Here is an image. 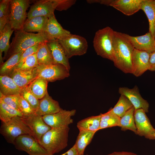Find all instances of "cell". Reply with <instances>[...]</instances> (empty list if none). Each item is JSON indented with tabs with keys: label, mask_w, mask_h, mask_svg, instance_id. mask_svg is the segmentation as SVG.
<instances>
[{
	"label": "cell",
	"mask_w": 155,
	"mask_h": 155,
	"mask_svg": "<svg viewBox=\"0 0 155 155\" xmlns=\"http://www.w3.org/2000/svg\"><path fill=\"white\" fill-rule=\"evenodd\" d=\"M140 9L146 14L149 23V32L154 36L155 31V0H143Z\"/></svg>",
	"instance_id": "cb8c5ba5"
},
{
	"label": "cell",
	"mask_w": 155,
	"mask_h": 155,
	"mask_svg": "<svg viewBox=\"0 0 155 155\" xmlns=\"http://www.w3.org/2000/svg\"><path fill=\"white\" fill-rule=\"evenodd\" d=\"M24 52L14 54L1 65L0 75L9 76L13 71L18 63Z\"/></svg>",
	"instance_id": "f1b7e54d"
},
{
	"label": "cell",
	"mask_w": 155,
	"mask_h": 155,
	"mask_svg": "<svg viewBox=\"0 0 155 155\" xmlns=\"http://www.w3.org/2000/svg\"><path fill=\"white\" fill-rule=\"evenodd\" d=\"M16 116L24 118L20 111L9 106L0 100V119L1 122H6Z\"/></svg>",
	"instance_id": "1f68e13d"
},
{
	"label": "cell",
	"mask_w": 155,
	"mask_h": 155,
	"mask_svg": "<svg viewBox=\"0 0 155 155\" xmlns=\"http://www.w3.org/2000/svg\"><path fill=\"white\" fill-rule=\"evenodd\" d=\"M36 68L38 77L44 78L48 82L63 80L70 75L69 71L61 64L38 65Z\"/></svg>",
	"instance_id": "ba28073f"
},
{
	"label": "cell",
	"mask_w": 155,
	"mask_h": 155,
	"mask_svg": "<svg viewBox=\"0 0 155 155\" xmlns=\"http://www.w3.org/2000/svg\"><path fill=\"white\" fill-rule=\"evenodd\" d=\"M119 92L129 100L135 110L141 108L146 113L148 112L149 104L142 97L137 86H135L132 89L121 87L119 89Z\"/></svg>",
	"instance_id": "9a60e30c"
},
{
	"label": "cell",
	"mask_w": 155,
	"mask_h": 155,
	"mask_svg": "<svg viewBox=\"0 0 155 155\" xmlns=\"http://www.w3.org/2000/svg\"><path fill=\"white\" fill-rule=\"evenodd\" d=\"M44 32L51 40H61L71 34L69 31L62 28L57 21L55 15L49 18Z\"/></svg>",
	"instance_id": "d6986e66"
},
{
	"label": "cell",
	"mask_w": 155,
	"mask_h": 155,
	"mask_svg": "<svg viewBox=\"0 0 155 155\" xmlns=\"http://www.w3.org/2000/svg\"></svg>",
	"instance_id": "7dc6e473"
},
{
	"label": "cell",
	"mask_w": 155,
	"mask_h": 155,
	"mask_svg": "<svg viewBox=\"0 0 155 155\" xmlns=\"http://www.w3.org/2000/svg\"><path fill=\"white\" fill-rule=\"evenodd\" d=\"M135 49L151 53L155 51V40L150 32L139 36H132L125 34Z\"/></svg>",
	"instance_id": "2e32d148"
},
{
	"label": "cell",
	"mask_w": 155,
	"mask_h": 155,
	"mask_svg": "<svg viewBox=\"0 0 155 155\" xmlns=\"http://www.w3.org/2000/svg\"><path fill=\"white\" fill-rule=\"evenodd\" d=\"M19 103L20 111L24 116L23 118L35 113L30 105L20 94L19 96Z\"/></svg>",
	"instance_id": "74e56055"
},
{
	"label": "cell",
	"mask_w": 155,
	"mask_h": 155,
	"mask_svg": "<svg viewBox=\"0 0 155 155\" xmlns=\"http://www.w3.org/2000/svg\"><path fill=\"white\" fill-rule=\"evenodd\" d=\"M46 42L41 44L36 53L38 65L54 64L52 56L47 46Z\"/></svg>",
	"instance_id": "d6a6232c"
},
{
	"label": "cell",
	"mask_w": 155,
	"mask_h": 155,
	"mask_svg": "<svg viewBox=\"0 0 155 155\" xmlns=\"http://www.w3.org/2000/svg\"><path fill=\"white\" fill-rule=\"evenodd\" d=\"M38 65L36 53L27 57L19 69L15 70H29L36 67Z\"/></svg>",
	"instance_id": "8d00e7d4"
},
{
	"label": "cell",
	"mask_w": 155,
	"mask_h": 155,
	"mask_svg": "<svg viewBox=\"0 0 155 155\" xmlns=\"http://www.w3.org/2000/svg\"><path fill=\"white\" fill-rule=\"evenodd\" d=\"M142 109L135 110L134 116L136 129V134L150 140H155V129L151 125Z\"/></svg>",
	"instance_id": "8fae6325"
},
{
	"label": "cell",
	"mask_w": 155,
	"mask_h": 155,
	"mask_svg": "<svg viewBox=\"0 0 155 155\" xmlns=\"http://www.w3.org/2000/svg\"><path fill=\"white\" fill-rule=\"evenodd\" d=\"M62 109L59 102L54 100L47 92L43 98L39 100V105L35 113L42 116L57 113Z\"/></svg>",
	"instance_id": "ffe728a7"
},
{
	"label": "cell",
	"mask_w": 155,
	"mask_h": 155,
	"mask_svg": "<svg viewBox=\"0 0 155 155\" xmlns=\"http://www.w3.org/2000/svg\"><path fill=\"white\" fill-rule=\"evenodd\" d=\"M23 118L39 144L42 136L51 129L44 122L42 116L35 113Z\"/></svg>",
	"instance_id": "5bb4252c"
},
{
	"label": "cell",
	"mask_w": 155,
	"mask_h": 155,
	"mask_svg": "<svg viewBox=\"0 0 155 155\" xmlns=\"http://www.w3.org/2000/svg\"><path fill=\"white\" fill-rule=\"evenodd\" d=\"M143 0H111L109 6L128 16L132 15L140 9Z\"/></svg>",
	"instance_id": "ac0fdd59"
},
{
	"label": "cell",
	"mask_w": 155,
	"mask_h": 155,
	"mask_svg": "<svg viewBox=\"0 0 155 155\" xmlns=\"http://www.w3.org/2000/svg\"><path fill=\"white\" fill-rule=\"evenodd\" d=\"M135 110L133 107L120 118V127L122 131H125L129 130L136 134V129L134 116Z\"/></svg>",
	"instance_id": "4dcf8cb0"
},
{
	"label": "cell",
	"mask_w": 155,
	"mask_h": 155,
	"mask_svg": "<svg viewBox=\"0 0 155 155\" xmlns=\"http://www.w3.org/2000/svg\"><path fill=\"white\" fill-rule=\"evenodd\" d=\"M30 3L29 0H11L8 22L15 31L22 29Z\"/></svg>",
	"instance_id": "8992f818"
},
{
	"label": "cell",
	"mask_w": 155,
	"mask_h": 155,
	"mask_svg": "<svg viewBox=\"0 0 155 155\" xmlns=\"http://www.w3.org/2000/svg\"><path fill=\"white\" fill-rule=\"evenodd\" d=\"M61 155H79L75 145H74L68 151Z\"/></svg>",
	"instance_id": "7bdbcfd3"
},
{
	"label": "cell",
	"mask_w": 155,
	"mask_h": 155,
	"mask_svg": "<svg viewBox=\"0 0 155 155\" xmlns=\"http://www.w3.org/2000/svg\"><path fill=\"white\" fill-rule=\"evenodd\" d=\"M14 30L8 22L0 32V52H4L5 58L7 56L10 47V37Z\"/></svg>",
	"instance_id": "83f0119b"
},
{
	"label": "cell",
	"mask_w": 155,
	"mask_h": 155,
	"mask_svg": "<svg viewBox=\"0 0 155 155\" xmlns=\"http://www.w3.org/2000/svg\"><path fill=\"white\" fill-rule=\"evenodd\" d=\"M58 40L68 59L75 56L83 55L87 52L88 42L82 36L71 34L65 38Z\"/></svg>",
	"instance_id": "52a82bcc"
},
{
	"label": "cell",
	"mask_w": 155,
	"mask_h": 155,
	"mask_svg": "<svg viewBox=\"0 0 155 155\" xmlns=\"http://www.w3.org/2000/svg\"><path fill=\"white\" fill-rule=\"evenodd\" d=\"M48 19L44 16H37L27 18L22 29L28 32H44Z\"/></svg>",
	"instance_id": "7402d4cb"
},
{
	"label": "cell",
	"mask_w": 155,
	"mask_h": 155,
	"mask_svg": "<svg viewBox=\"0 0 155 155\" xmlns=\"http://www.w3.org/2000/svg\"><path fill=\"white\" fill-rule=\"evenodd\" d=\"M133 106L124 95H121L119 99L114 107L111 109L112 111L120 118Z\"/></svg>",
	"instance_id": "836d02e7"
},
{
	"label": "cell",
	"mask_w": 155,
	"mask_h": 155,
	"mask_svg": "<svg viewBox=\"0 0 155 155\" xmlns=\"http://www.w3.org/2000/svg\"><path fill=\"white\" fill-rule=\"evenodd\" d=\"M13 145L17 149L29 155H50L33 136L29 134L18 136Z\"/></svg>",
	"instance_id": "9c48e42d"
},
{
	"label": "cell",
	"mask_w": 155,
	"mask_h": 155,
	"mask_svg": "<svg viewBox=\"0 0 155 155\" xmlns=\"http://www.w3.org/2000/svg\"><path fill=\"white\" fill-rule=\"evenodd\" d=\"M106 155H138L135 153L128 152H115Z\"/></svg>",
	"instance_id": "ee69618b"
},
{
	"label": "cell",
	"mask_w": 155,
	"mask_h": 155,
	"mask_svg": "<svg viewBox=\"0 0 155 155\" xmlns=\"http://www.w3.org/2000/svg\"><path fill=\"white\" fill-rule=\"evenodd\" d=\"M46 43L52 56L54 64H62L69 71L70 66L69 59L58 40L56 39L50 40L47 41Z\"/></svg>",
	"instance_id": "e0dca14e"
},
{
	"label": "cell",
	"mask_w": 155,
	"mask_h": 155,
	"mask_svg": "<svg viewBox=\"0 0 155 155\" xmlns=\"http://www.w3.org/2000/svg\"><path fill=\"white\" fill-rule=\"evenodd\" d=\"M1 122L0 134L8 143L13 144L15 139L22 135L29 134L34 137L32 131L22 117L15 116L8 121Z\"/></svg>",
	"instance_id": "5b68a950"
},
{
	"label": "cell",
	"mask_w": 155,
	"mask_h": 155,
	"mask_svg": "<svg viewBox=\"0 0 155 155\" xmlns=\"http://www.w3.org/2000/svg\"><path fill=\"white\" fill-rule=\"evenodd\" d=\"M154 39L155 40V31L154 33Z\"/></svg>",
	"instance_id": "f6af8a7d"
},
{
	"label": "cell",
	"mask_w": 155,
	"mask_h": 155,
	"mask_svg": "<svg viewBox=\"0 0 155 155\" xmlns=\"http://www.w3.org/2000/svg\"><path fill=\"white\" fill-rule=\"evenodd\" d=\"M11 0H0V18L9 14Z\"/></svg>",
	"instance_id": "ab89813d"
},
{
	"label": "cell",
	"mask_w": 155,
	"mask_h": 155,
	"mask_svg": "<svg viewBox=\"0 0 155 155\" xmlns=\"http://www.w3.org/2000/svg\"><path fill=\"white\" fill-rule=\"evenodd\" d=\"M150 57L149 53L134 49L132 58V73L138 77L149 70Z\"/></svg>",
	"instance_id": "4fadbf2b"
},
{
	"label": "cell",
	"mask_w": 155,
	"mask_h": 155,
	"mask_svg": "<svg viewBox=\"0 0 155 155\" xmlns=\"http://www.w3.org/2000/svg\"><path fill=\"white\" fill-rule=\"evenodd\" d=\"M69 127L51 128L42 137L39 144L50 155L59 152L67 146Z\"/></svg>",
	"instance_id": "3957f363"
},
{
	"label": "cell",
	"mask_w": 155,
	"mask_h": 155,
	"mask_svg": "<svg viewBox=\"0 0 155 155\" xmlns=\"http://www.w3.org/2000/svg\"><path fill=\"white\" fill-rule=\"evenodd\" d=\"M9 76L21 88L28 86L38 77L36 67L27 70H15Z\"/></svg>",
	"instance_id": "44dd1931"
},
{
	"label": "cell",
	"mask_w": 155,
	"mask_h": 155,
	"mask_svg": "<svg viewBox=\"0 0 155 155\" xmlns=\"http://www.w3.org/2000/svg\"><path fill=\"white\" fill-rule=\"evenodd\" d=\"M149 70L155 71V51L150 54Z\"/></svg>",
	"instance_id": "60d3db41"
},
{
	"label": "cell",
	"mask_w": 155,
	"mask_h": 155,
	"mask_svg": "<svg viewBox=\"0 0 155 155\" xmlns=\"http://www.w3.org/2000/svg\"><path fill=\"white\" fill-rule=\"evenodd\" d=\"M76 112L75 109L69 111L62 109L57 113L42 117L44 122L51 128H63L69 127L73 123V120L71 117Z\"/></svg>",
	"instance_id": "7c38bea8"
},
{
	"label": "cell",
	"mask_w": 155,
	"mask_h": 155,
	"mask_svg": "<svg viewBox=\"0 0 155 155\" xmlns=\"http://www.w3.org/2000/svg\"><path fill=\"white\" fill-rule=\"evenodd\" d=\"M9 14L0 18V32L9 22Z\"/></svg>",
	"instance_id": "b9f144b4"
},
{
	"label": "cell",
	"mask_w": 155,
	"mask_h": 155,
	"mask_svg": "<svg viewBox=\"0 0 155 155\" xmlns=\"http://www.w3.org/2000/svg\"><path fill=\"white\" fill-rule=\"evenodd\" d=\"M48 82L44 78L38 77L28 85V87L33 94L40 100L47 92Z\"/></svg>",
	"instance_id": "484cf974"
},
{
	"label": "cell",
	"mask_w": 155,
	"mask_h": 155,
	"mask_svg": "<svg viewBox=\"0 0 155 155\" xmlns=\"http://www.w3.org/2000/svg\"><path fill=\"white\" fill-rule=\"evenodd\" d=\"M114 31L109 26L99 30L94 37L93 43L97 54L113 62V41Z\"/></svg>",
	"instance_id": "277c9868"
},
{
	"label": "cell",
	"mask_w": 155,
	"mask_h": 155,
	"mask_svg": "<svg viewBox=\"0 0 155 155\" xmlns=\"http://www.w3.org/2000/svg\"><path fill=\"white\" fill-rule=\"evenodd\" d=\"M0 100L3 102L20 111L19 99L20 94L4 95L0 93Z\"/></svg>",
	"instance_id": "d590c367"
},
{
	"label": "cell",
	"mask_w": 155,
	"mask_h": 155,
	"mask_svg": "<svg viewBox=\"0 0 155 155\" xmlns=\"http://www.w3.org/2000/svg\"><path fill=\"white\" fill-rule=\"evenodd\" d=\"M95 133L87 131H79L74 144L79 155H84L86 148L91 142Z\"/></svg>",
	"instance_id": "4316f807"
},
{
	"label": "cell",
	"mask_w": 155,
	"mask_h": 155,
	"mask_svg": "<svg viewBox=\"0 0 155 155\" xmlns=\"http://www.w3.org/2000/svg\"><path fill=\"white\" fill-rule=\"evenodd\" d=\"M42 43L36 44L25 50L22 55L19 62L14 70L19 69L27 57L36 53Z\"/></svg>",
	"instance_id": "f35d334b"
},
{
	"label": "cell",
	"mask_w": 155,
	"mask_h": 155,
	"mask_svg": "<svg viewBox=\"0 0 155 155\" xmlns=\"http://www.w3.org/2000/svg\"><path fill=\"white\" fill-rule=\"evenodd\" d=\"M21 89L9 76H0V93L3 95L20 94Z\"/></svg>",
	"instance_id": "603a6c76"
},
{
	"label": "cell",
	"mask_w": 155,
	"mask_h": 155,
	"mask_svg": "<svg viewBox=\"0 0 155 155\" xmlns=\"http://www.w3.org/2000/svg\"><path fill=\"white\" fill-rule=\"evenodd\" d=\"M60 0H37L32 5L27 14L28 19L37 16L48 18L54 15V12L59 4Z\"/></svg>",
	"instance_id": "30bf717a"
},
{
	"label": "cell",
	"mask_w": 155,
	"mask_h": 155,
	"mask_svg": "<svg viewBox=\"0 0 155 155\" xmlns=\"http://www.w3.org/2000/svg\"><path fill=\"white\" fill-rule=\"evenodd\" d=\"M154 137H155V134H154Z\"/></svg>",
	"instance_id": "bcb514c9"
},
{
	"label": "cell",
	"mask_w": 155,
	"mask_h": 155,
	"mask_svg": "<svg viewBox=\"0 0 155 155\" xmlns=\"http://www.w3.org/2000/svg\"><path fill=\"white\" fill-rule=\"evenodd\" d=\"M50 40L45 32L35 34L27 32L22 29L16 30L7 56L9 57L14 54L24 52L36 44Z\"/></svg>",
	"instance_id": "7a4b0ae2"
},
{
	"label": "cell",
	"mask_w": 155,
	"mask_h": 155,
	"mask_svg": "<svg viewBox=\"0 0 155 155\" xmlns=\"http://www.w3.org/2000/svg\"></svg>",
	"instance_id": "c3c4849f"
},
{
	"label": "cell",
	"mask_w": 155,
	"mask_h": 155,
	"mask_svg": "<svg viewBox=\"0 0 155 155\" xmlns=\"http://www.w3.org/2000/svg\"><path fill=\"white\" fill-rule=\"evenodd\" d=\"M120 118L111 109L106 113L101 114L99 130L113 127H120Z\"/></svg>",
	"instance_id": "f546056e"
},
{
	"label": "cell",
	"mask_w": 155,
	"mask_h": 155,
	"mask_svg": "<svg viewBox=\"0 0 155 155\" xmlns=\"http://www.w3.org/2000/svg\"><path fill=\"white\" fill-rule=\"evenodd\" d=\"M101 113L92 116L78 121L77 127L79 131L85 130L96 132L99 130Z\"/></svg>",
	"instance_id": "d4e9b609"
},
{
	"label": "cell",
	"mask_w": 155,
	"mask_h": 155,
	"mask_svg": "<svg viewBox=\"0 0 155 155\" xmlns=\"http://www.w3.org/2000/svg\"><path fill=\"white\" fill-rule=\"evenodd\" d=\"M20 94L27 102L35 112L38 108L39 100L33 94L28 86L22 88Z\"/></svg>",
	"instance_id": "e575fe53"
},
{
	"label": "cell",
	"mask_w": 155,
	"mask_h": 155,
	"mask_svg": "<svg viewBox=\"0 0 155 155\" xmlns=\"http://www.w3.org/2000/svg\"><path fill=\"white\" fill-rule=\"evenodd\" d=\"M113 63L125 73H132V58L134 48L125 33L114 31Z\"/></svg>",
	"instance_id": "6da1fadb"
}]
</instances>
